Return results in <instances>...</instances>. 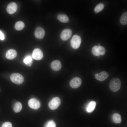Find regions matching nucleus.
Wrapping results in <instances>:
<instances>
[{
  "label": "nucleus",
  "mask_w": 127,
  "mask_h": 127,
  "mask_svg": "<svg viewBox=\"0 0 127 127\" xmlns=\"http://www.w3.org/2000/svg\"><path fill=\"white\" fill-rule=\"evenodd\" d=\"M51 67L52 69L55 71L60 70L61 67V64L60 61L58 60L53 61L51 63Z\"/></svg>",
  "instance_id": "obj_14"
},
{
  "label": "nucleus",
  "mask_w": 127,
  "mask_h": 127,
  "mask_svg": "<svg viewBox=\"0 0 127 127\" xmlns=\"http://www.w3.org/2000/svg\"><path fill=\"white\" fill-rule=\"evenodd\" d=\"M96 105V102L94 101L90 102L86 108V111L88 113L92 112L94 109Z\"/></svg>",
  "instance_id": "obj_15"
},
{
  "label": "nucleus",
  "mask_w": 127,
  "mask_h": 127,
  "mask_svg": "<svg viewBox=\"0 0 127 127\" xmlns=\"http://www.w3.org/2000/svg\"><path fill=\"white\" fill-rule=\"evenodd\" d=\"M121 85V82L120 79L118 78H114L111 80L109 84V87L111 91L115 92L119 90Z\"/></svg>",
  "instance_id": "obj_1"
},
{
  "label": "nucleus",
  "mask_w": 127,
  "mask_h": 127,
  "mask_svg": "<svg viewBox=\"0 0 127 127\" xmlns=\"http://www.w3.org/2000/svg\"><path fill=\"white\" fill-rule=\"evenodd\" d=\"M81 79L79 77H76L74 78L70 81L69 84L72 88H76L81 85Z\"/></svg>",
  "instance_id": "obj_7"
},
{
  "label": "nucleus",
  "mask_w": 127,
  "mask_h": 127,
  "mask_svg": "<svg viewBox=\"0 0 127 127\" xmlns=\"http://www.w3.org/2000/svg\"><path fill=\"white\" fill-rule=\"evenodd\" d=\"M108 76V73L105 71H102L99 74H96L95 75V77L96 79L101 81L105 80Z\"/></svg>",
  "instance_id": "obj_10"
},
{
  "label": "nucleus",
  "mask_w": 127,
  "mask_h": 127,
  "mask_svg": "<svg viewBox=\"0 0 127 127\" xmlns=\"http://www.w3.org/2000/svg\"><path fill=\"white\" fill-rule=\"evenodd\" d=\"M72 33L71 30L69 29H66L62 32L60 35L61 39L65 41L68 40L71 36Z\"/></svg>",
  "instance_id": "obj_6"
},
{
  "label": "nucleus",
  "mask_w": 127,
  "mask_h": 127,
  "mask_svg": "<svg viewBox=\"0 0 127 127\" xmlns=\"http://www.w3.org/2000/svg\"><path fill=\"white\" fill-rule=\"evenodd\" d=\"M112 119L113 121L116 123H120L122 121L121 115L118 113L114 114L112 116Z\"/></svg>",
  "instance_id": "obj_17"
},
{
  "label": "nucleus",
  "mask_w": 127,
  "mask_h": 127,
  "mask_svg": "<svg viewBox=\"0 0 127 127\" xmlns=\"http://www.w3.org/2000/svg\"><path fill=\"white\" fill-rule=\"evenodd\" d=\"M91 52L92 54L95 56H103L105 54L106 50L103 46L95 45L92 47Z\"/></svg>",
  "instance_id": "obj_4"
},
{
  "label": "nucleus",
  "mask_w": 127,
  "mask_h": 127,
  "mask_svg": "<svg viewBox=\"0 0 127 127\" xmlns=\"http://www.w3.org/2000/svg\"><path fill=\"white\" fill-rule=\"evenodd\" d=\"M32 57L34 59L37 60H41L43 57L42 51L38 48L35 49L32 52Z\"/></svg>",
  "instance_id": "obj_9"
},
{
  "label": "nucleus",
  "mask_w": 127,
  "mask_h": 127,
  "mask_svg": "<svg viewBox=\"0 0 127 127\" xmlns=\"http://www.w3.org/2000/svg\"><path fill=\"white\" fill-rule=\"evenodd\" d=\"M17 9V6L15 3L12 2L10 3L7 8V11L9 14H12L16 12Z\"/></svg>",
  "instance_id": "obj_12"
},
{
  "label": "nucleus",
  "mask_w": 127,
  "mask_h": 127,
  "mask_svg": "<svg viewBox=\"0 0 127 127\" xmlns=\"http://www.w3.org/2000/svg\"><path fill=\"white\" fill-rule=\"evenodd\" d=\"M22 108V106L21 103L20 102H17L15 104L13 109L15 112H18L21 111Z\"/></svg>",
  "instance_id": "obj_21"
},
{
  "label": "nucleus",
  "mask_w": 127,
  "mask_h": 127,
  "mask_svg": "<svg viewBox=\"0 0 127 127\" xmlns=\"http://www.w3.org/2000/svg\"><path fill=\"white\" fill-rule=\"evenodd\" d=\"M28 105L30 108L34 109H38L40 106L39 101L34 98H32L29 100Z\"/></svg>",
  "instance_id": "obj_8"
},
{
  "label": "nucleus",
  "mask_w": 127,
  "mask_h": 127,
  "mask_svg": "<svg viewBox=\"0 0 127 127\" xmlns=\"http://www.w3.org/2000/svg\"><path fill=\"white\" fill-rule=\"evenodd\" d=\"M2 127H12L11 123L9 122H6L3 123Z\"/></svg>",
  "instance_id": "obj_24"
},
{
  "label": "nucleus",
  "mask_w": 127,
  "mask_h": 127,
  "mask_svg": "<svg viewBox=\"0 0 127 127\" xmlns=\"http://www.w3.org/2000/svg\"><path fill=\"white\" fill-rule=\"evenodd\" d=\"M81 42V39L80 36L75 35L73 36L71 40L70 44L72 48L76 49L79 47Z\"/></svg>",
  "instance_id": "obj_3"
},
{
  "label": "nucleus",
  "mask_w": 127,
  "mask_h": 127,
  "mask_svg": "<svg viewBox=\"0 0 127 127\" xmlns=\"http://www.w3.org/2000/svg\"><path fill=\"white\" fill-rule=\"evenodd\" d=\"M58 19L61 22L67 23L69 21V19L67 16L65 14H60L57 16Z\"/></svg>",
  "instance_id": "obj_16"
},
{
  "label": "nucleus",
  "mask_w": 127,
  "mask_h": 127,
  "mask_svg": "<svg viewBox=\"0 0 127 127\" xmlns=\"http://www.w3.org/2000/svg\"><path fill=\"white\" fill-rule=\"evenodd\" d=\"M24 27V23L22 21H19L15 24V27L17 30H20L23 29Z\"/></svg>",
  "instance_id": "obj_20"
},
{
  "label": "nucleus",
  "mask_w": 127,
  "mask_h": 127,
  "mask_svg": "<svg viewBox=\"0 0 127 127\" xmlns=\"http://www.w3.org/2000/svg\"><path fill=\"white\" fill-rule=\"evenodd\" d=\"M23 62L27 66L31 67L32 64V60L31 57L30 56H26L23 60Z\"/></svg>",
  "instance_id": "obj_18"
},
{
  "label": "nucleus",
  "mask_w": 127,
  "mask_h": 127,
  "mask_svg": "<svg viewBox=\"0 0 127 127\" xmlns=\"http://www.w3.org/2000/svg\"><path fill=\"white\" fill-rule=\"evenodd\" d=\"M4 39V37L3 34L0 30V39L3 40Z\"/></svg>",
  "instance_id": "obj_25"
},
{
  "label": "nucleus",
  "mask_w": 127,
  "mask_h": 127,
  "mask_svg": "<svg viewBox=\"0 0 127 127\" xmlns=\"http://www.w3.org/2000/svg\"><path fill=\"white\" fill-rule=\"evenodd\" d=\"M104 5L102 3H100L97 4L95 7L94 11L96 13H99L102 11L104 8Z\"/></svg>",
  "instance_id": "obj_22"
},
{
  "label": "nucleus",
  "mask_w": 127,
  "mask_h": 127,
  "mask_svg": "<svg viewBox=\"0 0 127 127\" xmlns=\"http://www.w3.org/2000/svg\"><path fill=\"white\" fill-rule=\"evenodd\" d=\"M44 127H56V124L54 121L50 120L46 123Z\"/></svg>",
  "instance_id": "obj_23"
},
{
  "label": "nucleus",
  "mask_w": 127,
  "mask_h": 127,
  "mask_svg": "<svg viewBox=\"0 0 127 127\" xmlns=\"http://www.w3.org/2000/svg\"><path fill=\"white\" fill-rule=\"evenodd\" d=\"M60 103V100L59 97H55L50 101L48 103V106L51 109L54 110L58 107Z\"/></svg>",
  "instance_id": "obj_5"
},
{
  "label": "nucleus",
  "mask_w": 127,
  "mask_h": 127,
  "mask_svg": "<svg viewBox=\"0 0 127 127\" xmlns=\"http://www.w3.org/2000/svg\"><path fill=\"white\" fill-rule=\"evenodd\" d=\"M120 22L123 25H126L127 24V12H124L121 15L120 19Z\"/></svg>",
  "instance_id": "obj_19"
},
{
  "label": "nucleus",
  "mask_w": 127,
  "mask_h": 127,
  "mask_svg": "<svg viewBox=\"0 0 127 127\" xmlns=\"http://www.w3.org/2000/svg\"><path fill=\"white\" fill-rule=\"evenodd\" d=\"M12 81L16 84H20L22 83L24 81V78L21 74L18 73L12 74L10 76Z\"/></svg>",
  "instance_id": "obj_2"
},
{
  "label": "nucleus",
  "mask_w": 127,
  "mask_h": 127,
  "mask_svg": "<svg viewBox=\"0 0 127 127\" xmlns=\"http://www.w3.org/2000/svg\"><path fill=\"white\" fill-rule=\"evenodd\" d=\"M17 55V52L16 51L13 49H10L6 52V57L8 59L12 60L15 58Z\"/></svg>",
  "instance_id": "obj_13"
},
{
  "label": "nucleus",
  "mask_w": 127,
  "mask_h": 127,
  "mask_svg": "<svg viewBox=\"0 0 127 127\" xmlns=\"http://www.w3.org/2000/svg\"><path fill=\"white\" fill-rule=\"evenodd\" d=\"M45 34V30L43 28L38 27L36 29L35 32V37L39 39H42L44 37Z\"/></svg>",
  "instance_id": "obj_11"
}]
</instances>
